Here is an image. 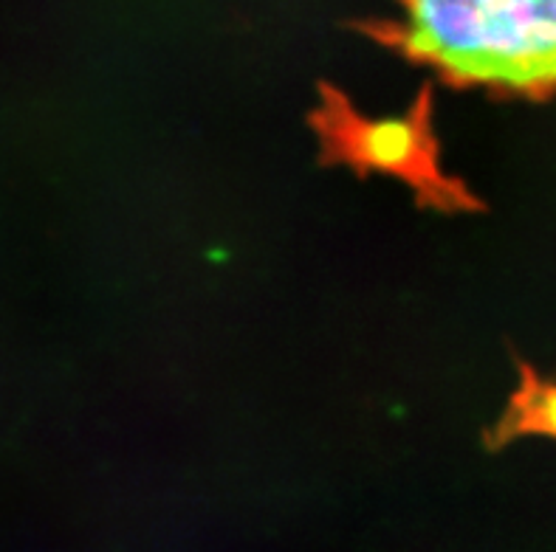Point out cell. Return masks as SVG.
<instances>
[{"label": "cell", "instance_id": "1", "mask_svg": "<svg viewBox=\"0 0 556 552\" xmlns=\"http://www.w3.org/2000/svg\"><path fill=\"white\" fill-rule=\"evenodd\" d=\"M379 40L455 88L543 102L556 93V0H399Z\"/></svg>", "mask_w": 556, "mask_h": 552}, {"label": "cell", "instance_id": "2", "mask_svg": "<svg viewBox=\"0 0 556 552\" xmlns=\"http://www.w3.org/2000/svg\"><path fill=\"white\" fill-rule=\"evenodd\" d=\"M317 93V107L308 113V125L317 136L323 164L351 167L356 176L379 172L399 178L413 189L424 209L444 215L483 211V201L441 164L430 85H424L407 113L381 119L362 116L337 85L319 82Z\"/></svg>", "mask_w": 556, "mask_h": 552}, {"label": "cell", "instance_id": "3", "mask_svg": "<svg viewBox=\"0 0 556 552\" xmlns=\"http://www.w3.org/2000/svg\"><path fill=\"white\" fill-rule=\"evenodd\" d=\"M520 437H554L556 440V384L545 381L534 367L520 364V386L486 434L492 448L508 446Z\"/></svg>", "mask_w": 556, "mask_h": 552}]
</instances>
